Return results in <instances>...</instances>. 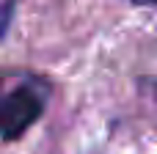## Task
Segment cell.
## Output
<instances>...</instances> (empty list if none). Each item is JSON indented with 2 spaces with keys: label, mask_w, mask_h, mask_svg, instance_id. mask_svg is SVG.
Segmentation results:
<instances>
[{
  "label": "cell",
  "mask_w": 157,
  "mask_h": 154,
  "mask_svg": "<svg viewBox=\"0 0 157 154\" xmlns=\"http://www.w3.org/2000/svg\"><path fill=\"white\" fill-rule=\"evenodd\" d=\"M44 105H47L44 80L25 72L0 74V138L6 141L19 138L41 116Z\"/></svg>",
  "instance_id": "1"
},
{
  "label": "cell",
  "mask_w": 157,
  "mask_h": 154,
  "mask_svg": "<svg viewBox=\"0 0 157 154\" xmlns=\"http://www.w3.org/2000/svg\"><path fill=\"white\" fill-rule=\"evenodd\" d=\"M132 3H141V6H152V3H157V0H132Z\"/></svg>",
  "instance_id": "2"
},
{
  "label": "cell",
  "mask_w": 157,
  "mask_h": 154,
  "mask_svg": "<svg viewBox=\"0 0 157 154\" xmlns=\"http://www.w3.org/2000/svg\"><path fill=\"white\" fill-rule=\"evenodd\" d=\"M3 25H6V14L0 11V30H3Z\"/></svg>",
  "instance_id": "3"
}]
</instances>
